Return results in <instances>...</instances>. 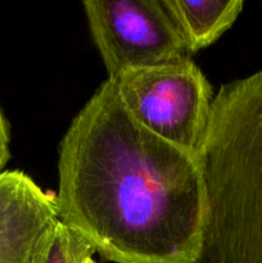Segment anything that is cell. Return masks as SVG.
Segmentation results:
<instances>
[{"label":"cell","mask_w":262,"mask_h":263,"mask_svg":"<svg viewBox=\"0 0 262 263\" xmlns=\"http://www.w3.org/2000/svg\"><path fill=\"white\" fill-rule=\"evenodd\" d=\"M59 220L105 261L192 263L205 193L199 162L130 115L107 79L59 145Z\"/></svg>","instance_id":"1"},{"label":"cell","mask_w":262,"mask_h":263,"mask_svg":"<svg viewBox=\"0 0 262 263\" xmlns=\"http://www.w3.org/2000/svg\"><path fill=\"white\" fill-rule=\"evenodd\" d=\"M197 158L205 202L192 263H262V71L221 85Z\"/></svg>","instance_id":"2"},{"label":"cell","mask_w":262,"mask_h":263,"mask_svg":"<svg viewBox=\"0 0 262 263\" xmlns=\"http://www.w3.org/2000/svg\"><path fill=\"white\" fill-rule=\"evenodd\" d=\"M115 81L126 109L163 140L198 156L215 94L193 58L130 69Z\"/></svg>","instance_id":"3"},{"label":"cell","mask_w":262,"mask_h":263,"mask_svg":"<svg viewBox=\"0 0 262 263\" xmlns=\"http://www.w3.org/2000/svg\"><path fill=\"white\" fill-rule=\"evenodd\" d=\"M82 8L108 79L192 58L162 0H86Z\"/></svg>","instance_id":"4"},{"label":"cell","mask_w":262,"mask_h":263,"mask_svg":"<svg viewBox=\"0 0 262 263\" xmlns=\"http://www.w3.org/2000/svg\"><path fill=\"white\" fill-rule=\"evenodd\" d=\"M59 222L54 193L23 171L0 174V263H45Z\"/></svg>","instance_id":"5"},{"label":"cell","mask_w":262,"mask_h":263,"mask_svg":"<svg viewBox=\"0 0 262 263\" xmlns=\"http://www.w3.org/2000/svg\"><path fill=\"white\" fill-rule=\"evenodd\" d=\"M190 54L215 43L243 9L241 0H162Z\"/></svg>","instance_id":"6"},{"label":"cell","mask_w":262,"mask_h":263,"mask_svg":"<svg viewBox=\"0 0 262 263\" xmlns=\"http://www.w3.org/2000/svg\"><path fill=\"white\" fill-rule=\"evenodd\" d=\"M95 253L92 244L81 233L61 221L45 263H86Z\"/></svg>","instance_id":"7"},{"label":"cell","mask_w":262,"mask_h":263,"mask_svg":"<svg viewBox=\"0 0 262 263\" xmlns=\"http://www.w3.org/2000/svg\"><path fill=\"white\" fill-rule=\"evenodd\" d=\"M10 127L9 122L5 118L4 112L0 107V174L4 171L8 161L10 159Z\"/></svg>","instance_id":"8"},{"label":"cell","mask_w":262,"mask_h":263,"mask_svg":"<svg viewBox=\"0 0 262 263\" xmlns=\"http://www.w3.org/2000/svg\"><path fill=\"white\" fill-rule=\"evenodd\" d=\"M86 263H97V262L94 261V258H89V259H87V261H86Z\"/></svg>","instance_id":"9"}]
</instances>
